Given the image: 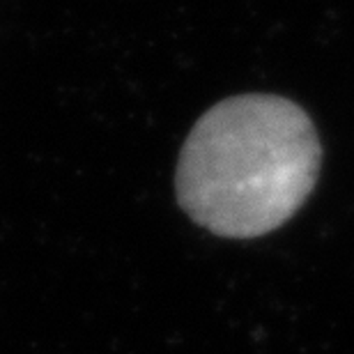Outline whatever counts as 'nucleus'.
<instances>
[{"instance_id": "1", "label": "nucleus", "mask_w": 354, "mask_h": 354, "mask_svg": "<svg viewBox=\"0 0 354 354\" xmlns=\"http://www.w3.org/2000/svg\"><path fill=\"white\" fill-rule=\"evenodd\" d=\"M320 140L308 113L279 95H237L205 113L180 152L182 209L218 237L281 228L313 191Z\"/></svg>"}]
</instances>
